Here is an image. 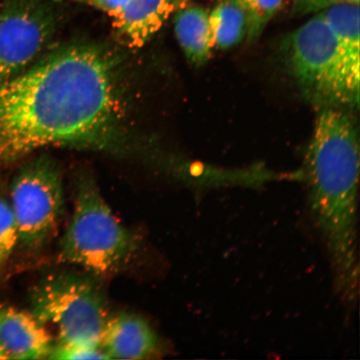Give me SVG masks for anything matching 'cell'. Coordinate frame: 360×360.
<instances>
[{"mask_svg": "<svg viewBox=\"0 0 360 360\" xmlns=\"http://www.w3.org/2000/svg\"><path fill=\"white\" fill-rule=\"evenodd\" d=\"M56 341L32 312L0 306V347L8 359H49Z\"/></svg>", "mask_w": 360, "mask_h": 360, "instance_id": "cell-8", "label": "cell"}, {"mask_svg": "<svg viewBox=\"0 0 360 360\" xmlns=\"http://www.w3.org/2000/svg\"><path fill=\"white\" fill-rule=\"evenodd\" d=\"M187 0H130L112 15V28L121 42L142 47Z\"/></svg>", "mask_w": 360, "mask_h": 360, "instance_id": "cell-10", "label": "cell"}, {"mask_svg": "<svg viewBox=\"0 0 360 360\" xmlns=\"http://www.w3.org/2000/svg\"><path fill=\"white\" fill-rule=\"evenodd\" d=\"M8 359L6 354H4V350L0 347V360Z\"/></svg>", "mask_w": 360, "mask_h": 360, "instance_id": "cell-20", "label": "cell"}, {"mask_svg": "<svg viewBox=\"0 0 360 360\" xmlns=\"http://www.w3.org/2000/svg\"><path fill=\"white\" fill-rule=\"evenodd\" d=\"M335 0H292L295 15L304 16L317 13L334 4Z\"/></svg>", "mask_w": 360, "mask_h": 360, "instance_id": "cell-17", "label": "cell"}, {"mask_svg": "<svg viewBox=\"0 0 360 360\" xmlns=\"http://www.w3.org/2000/svg\"><path fill=\"white\" fill-rule=\"evenodd\" d=\"M309 206L330 261L336 294L359 299V138L353 110L319 109L304 160Z\"/></svg>", "mask_w": 360, "mask_h": 360, "instance_id": "cell-2", "label": "cell"}, {"mask_svg": "<svg viewBox=\"0 0 360 360\" xmlns=\"http://www.w3.org/2000/svg\"><path fill=\"white\" fill-rule=\"evenodd\" d=\"M174 20L175 36L187 60L198 68L206 65L214 48L210 11L184 6L175 13Z\"/></svg>", "mask_w": 360, "mask_h": 360, "instance_id": "cell-11", "label": "cell"}, {"mask_svg": "<svg viewBox=\"0 0 360 360\" xmlns=\"http://www.w3.org/2000/svg\"><path fill=\"white\" fill-rule=\"evenodd\" d=\"M51 359H110L101 346L56 344Z\"/></svg>", "mask_w": 360, "mask_h": 360, "instance_id": "cell-16", "label": "cell"}, {"mask_svg": "<svg viewBox=\"0 0 360 360\" xmlns=\"http://www.w3.org/2000/svg\"><path fill=\"white\" fill-rule=\"evenodd\" d=\"M319 13L334 31L351 75L359 80V4L335 3Z\"/></svg>", "mask_w": 360, "mask_h": 360, "instance_id": "cell-12", "label": "cell"}, {"mask_svg": "<svg viewBox=\"0 0 360 360\" xmlns=\"http://www.w3.org/2000/svg\"><path fill=\"white\" fill-rule=\"evenodd\" d=\"M60 15L48 0H8L0 8V82L38 60L55 34Z\"/></svg>", "mask_w": 360, "mask_h": 360, "instance_id": "cell-7", "label": "cell"}, {"mask_svg": "<svg viewBox=\"0 0 360 360\" xmlns=\"http://www.w3.org/2000/svg\"><path fill=\"white\" fill-rule=\"evenodd\" d=\"M11 197L20 243L30 249L46 244L65 210L60 166L45 155L30 162L13 179Z\"/></svg>", "mask_w": 360, "mask_h": 360, "instance_id": "cell-6", "label": "cell"}, {"mask_svg": "<svg viewBox=\"0 0 360 360\" xmlns=\"http://www.w3.org/2000/svg\"><path fill=\"white\" fill-rule=\"evenodd\" d=\"M19 243V233L11 202L0 196V268L10 260Z\"/></svg>", "mask_w": 360, "mask_h": 360, "instance_id": "cell-15", "label": "cell"}, {"mask_svg": "<svg viewBox=\"0 0 360 360\" xmlns=\"http://www.w3.org/2000/svg\"><path fill=\"white\" fill-rule=\"evenodd\" d=\"M100 345L110 359H146L160 354L161 350L160 338L150 323L133 313L109 316Z\"/></svg>", "mask_w": 360, "mask_h": 360, "instance_id": "cell-9", "label": "cell"}, {"mask_svg": "<svg viewBox=\"0 0 360 360\" xmlns=\"http://www.w3.org/2000/svg\"><path fill=\"white\" fill-rule=\"evenodd\" d=\"M138 240L112 214L93 178L80 177L73 215L58 246V260L93 276H109L134 258Z\"/></svg>", "mask_w": 360, "mask_h": 360, "instance_id": "cell-4", "label": "cell"}, {"mask_svg": "<svg viewBox=\"0 0 360 360\" xmlns=\"http://www.w3.org/2000/svg\"><path fill=\"white\" fill-rule=\"evenodd\" d=\"M77 1L98 8L112 16L123 8L130 0H77Z\"/></svg>", "mask_w": 360, "mask_h": 360, "instance_id": "cell-18", "label": "cell"}, {"mask_svg": "<svg viewBox=\"0 0 360 360\" xmlns=\"http://www.w3.org/2000/svg\"><path fill=\"white\" fill-rule=\"evenodd\" d=\"M214 46L222 51L237 46L247 37L249 20L240 0H219L210 12Z\"/></svg>", "mask_w": 360, "mask_h": 360, "instance_id": "cell-13", "label": "cell"}, {"mask_svg": "<svg viewBox=\"0 0 360 360\" xmlns=\"http://www.w3.org/2000/svg\"><path fill=\"white\" fill-rule=\"evenodd\" d=\"M335 3H349L359 4V0H335L334 4Z\"/></svg>", "mask_w": 360, "mask_h": 360, "instance_id": "cell-19", "label": "cell"}, {"mask_svg": "<svg viewBox=\"0 0 360 360\" xmlns=\"http://www.w3.org/2000/svg\"><path fill=\"white\" fill-rule=\"evenodd\" d=\"M244 6L249 28H248L247 40L253 43L263 34L269 22L280 10L286 0H240Z\"/></svg>", "mask_w": 360, "mask_h": 360, "instance_id": "cell-14", "label": "cell"}, {"mask_svg": "<svg viewBox=\"0 0 360 360\" xmlns=\"http://www.w3.org/2000/svg\"><path fill=\"white\" fill-rule=\"evenodd\" d=\"M94 276L53 272L34 287L31 312L44 326L56 328V344L101 346L109 314L105 292Z\"/></svg>", "mask_w": 360, "mask_h": 360, "instance_id": "cell-5", "label": "cell"}, {"mask_svg": "<svg viewBox=\"0 0 360 360\" xmlns=\"http://www.w3.org/2000/svg\"><path fill=\"white\" fill-rule=\"evenodd\" d=\"M120 60L76 40L0 82V165L49 146L119 151L126 139Z\"/></svg>", "mask_w": 360, "mask_h": 360, "instance_id": "cell-1", "label": "cell"}, {"mask_svg": "<svg viewBox=\"0 0 360 360\" xmlns=\"http://www.w3.org/2000/svg\"><path fill=\"white\" fill-rule=\"evenodd\" d=\"M287 73L306 101L318 110L359 107V82L350 75L330 25L321 13L283 39Z\"/></svg>", "mask_w": 360, "mask_h": 360, "instance_id": "cell-3", "label": "cell"}]
</instances>
